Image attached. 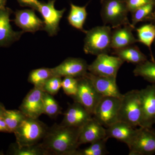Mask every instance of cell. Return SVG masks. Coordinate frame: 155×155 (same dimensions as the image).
Segmentation results:
<instances>
[{"mask_svg": "<svg viewBox=\"0 0 155 155\" xmlns=\"http://www.w3.org/2000/svg\"><path fill=\"white\" fill-rule=\"evenodd\" d=\"M80 128L54 124L48 128L40 144L48 155H73L80 146Z\"/></svg>", "mask_w": 155, "mask_h": 155, "instance_id": "1", "label": "cell"}, {"mask_svg": "<svg viewBox=\"0 0 155 155\" xmlns=\"http://www.w3.org/2000/svg\"><path fill=\"white\" fill-rule=\"evenodd\" d=\"M112 32L110 26L105 25L86 31L84 45V53L96 56L108 54L111 49Z\"/></svg>", "mask_w": 155, "mask_h": 155, "instance_id": "2", "label": "cell"}, {"mask_svg": "<svg viewBox=\"0 0 155 155\" xmlns=\"http://www.w3.org/2000/svg\"><path fill=\"white\" fill-rule=\"evenodd\" d=\"M48 127L38 119L26 117L14 132L19 146L38 144L45 135Z\"/></svg>", "mask_w": 155, "mask_h": 155, "instance_id": "3", "label": "cell"}, {"mask_svg": "<svg viewBox=\"0 0 155 155\" xmlns=\"http://www.w3.org/2000/svg\"><path fill=\"white\" fill-rule=\"evenodd\" d=\"M142 111L139 90H133L123 95L119 108V121L125 122L132 127H140Z\"/></svg>", "mask_w": 155, "mask_h": 155, "instance_id": "4", "label": "cell"}, {"mask_svg": "<svg viewBox=\"0 0 155 155\" xmlns=\"http://www.w3.org/2000/svg\"><path fill=\"white\" fill-rule=\"evenodd\" d=\"M101 16L104 25L114 28L132 25L128 18L129 13L125 0H103Z\"/></svg>", "mask_w": 155, "mask_h": 155, "instance_id": "5", "label": "cell"}, {"mask_svg": "<svg viewBox=\"0 0 155 155\" xmlns=\"http://www.w3.org/2000/svg\"><path fill=\"white\" fill-rule=\"evenodd\" d=\"M121 100L115 97H102L95 108L94 117L106 128L118 122Z\"/></svg>", "mask_w": 155, "mask_h": 155, "instance_id": "6", "label": "cell"}, {"mask_svg": "<svg viewBox=\"0 0 155 155\" xmlns=\"http://www.w3.org/2000/svg\"><path fill=\"white\" fill-rule=\"evenodd\" d=\"M124 62L117 56H111L108 54H102L90 65H88V71L97 76L116 78L119 69Z\"/></svg>", "mask_w": 155, "mask_h": 155, "instance_id": "7", "label": "cell"}, {"mask_svg": "<svg viewBox=\"0 0 155 155\" xmlns=\"http://www.w3.org/2000/svg\"><path fill=\"white\" fill-rule=\"evenodd\" d=\"M77 93L72 98L93 115L96 107L101 98V96L94 88L91 81L86 76L78 78Z\"/></svg>", "mask_w": 155, "mask_h": 155, "instance_id": "8", "label": "cell"}, {"mask_svg": "<svg viewBox=\"0 0 155 155\" xmlns=\"http://www.w3.org/2000/svg\"><path fill=\"white\" fill-rule=\"evenodd\" d=\"M127 146L130 155H152L155 153V131L140 127Z\"/></svg>", "mask_w": 155, "mask_h": 155, "instance_id": "9", "label": "cell"}, {"mask_svg": "<svg viewBox=\"0 0 155 155\" xmlns=\"http://www.w3.org/2000/svg\"><path fill=\"white\" fill-rule=\"evenodd\" d=\"M56 1L50 0L47 3L40 2L37 10L43 18V30L50 36L57 35L60 29V21L66 10L65 8L57 10L54 6Z\"/></svg>", "mask_w": 155, "mask_h": 155, "instance_id": "10", "label": "cell"}, {"mask_svg": "<svg viewBox=\"0 0 155 155\" xmlns=\"http://www.w3.org/2000/svg\"><path fill=\"white\" fill-rule=\"evenodd\" d=\"M142 118L140 127L152 128L155 124V85L147 86L139 90Z\"/></svg>", "mask_w": 155, "mask_h": 155, "instance_id": "11", "label": "cell"}, {"mask_svg": "<svg viewBox=\"0 0 155 155\" xmlns=\"http://www.w3.org/2000/svg\"><path fill=\"white\" fill-rule=\"evenodd\" d=\"M86 61L80 58H69L60 65L51 68L54 76L78 78L85 76L88 72Z\"/></svg>", "mask_w": 155, "mask_h": 155, "instance_id": "12", "label": "cell"}, {"mask_svg": "<svg viewBox=\"0 0 155 155\" xmlns=\"http://www.w3.org/2000/svg\"><path fill=\"white\" fill-rule=\"evenodd\" d=\"M43 91L34 87L23 99L19 110L25 116L32 119H38L43 114Z\"/></svg>", "mask_w": 155, "mask_h": 155, "instance_id": "13", "label": "cell"}, {"mask_svg": "<svg viewBox=\"0 0 155 155\" xmlns=\"http://www.w3.org/2000/svg\"><path fill=\"white\" fill-rule=\"evenodd\" d=\"M61 125L68 127L80 128L90 120L92 114L83 106L74 102L69 104Z\"/></svg>", "mask_w": 155, "mask_h": 155, "instance_id": "14", "label": "cell"}, {"mask_svg": "<svg viewBox=\"0 0 155 155\" xmlns=\"http://www.w3.org/2000/svg\"><path fill=\"white\" fill-rule=\"evenodd\" d=\"M14 22L24 32L35 33L44 29L43 21L37 16L32 9L16 11Z\"/></svg>", "mask_w": 155, "mask_h": 155, "instance_id": "15", "label": "cell"}, {"mask_svg": "<svg viewBox=\"0 0 155 155\" xmlns=\"http://www.w3.org/2000/svg\"><path fill=\"white\" fill-rule=\"evenodd\" d=\"M85 76L88 78L97 91L101 96L122 98L123 94L119 91L116 78L97 76L89 72H87Z\"/></svg>", "mask_w": 155, "mask_h": 155, "instance_id": "16", "label": "cell"}, {"mask_svg": "<svg viewBox=\"0 0 155 155\" xmlns=\"http://www.w3.org/2000/svg\"><path fill=\"white\" fill-rule=\"evenodd\" d=\"M106 137V128L93 117L81 127L78 143H91Z\"/></svg>", "mask_w": 155, "mask_h": 155, "instance_id": "17", "label": "cell"}, {"mask_svg": "<svg viewBox=\"0 0 155 155\" xmlns=\"http://www.w3.org/2000/svg\"><path fill=\"white\" fill-rule=\"evenodd\" d=\"M10 9L0 10V47L7 46L19 40L24 31H14L10 23Z\"/></svg>", "mask_w": 155, "mask_h": 155, "instance_id": "18", "label": "cell"}, {"mask_svg": "<svg viewBox=\"0 0 155 155\" xmlns=\"http://www.w3.org/2000/svg\"><path fill=\"white\" fill-rule=\"evenodd\" d=\"M137 129L125 122L118 121L106 128V134L108 139H116L128 146L135 135Z\"/></svg>", "mask_w": 155, "mask_h": 155, "instance_id": "19", "label": "cell"}, {"mask_svg": "<svg viewBox=\"0 0 155 155\" xmlns=\"http://www.w3.org/2000/svg\"><path fill=\"white\" fill-rule=\"evenodd\" d=\"M135 28L132 25H126L115 28L111 36V49H119L139 42L136 38L132 31Z\"/></svg>", "mask_w": 155, "mask_h": 155, "instance_id": "20", "label": "cell"}, {"mask_svg": "<svg viewBox=\"0 0 155 155\" xmlns=\"http://www.w3.org/2000/svg\"><path fill=\"white\" fill-rule=\"evenodd\" d=\"M112 54L119 57L124 62L137 65L147 60L146 55L140 51L139 48L134 45L119 49L114 50Z\"/></svg>", "mask_w": 155, "mask_h": 155, "instance_id": "21", "label": "cell"}, {"mask_svg": "<svg viewBox=\"0 0 155 155\" xmlns=\"http://www.w3.org/2000/svg\"><path fill=\"white\" fill-rule=\"evenodd\" d=\"M86 5L80 7L70 4V12L67 17L69 25L73 28L85 33L86 30L84 28V25L86 21L87 13Z\"/></svg>", "mask_w": 155, "mask_h": 155, "instance_id": "22", "label": "cell"}, {"mask_svg": "<svg viewBox=\"0 0 155 155\" xmlns=\"http://www.w3.org/2000/svg\"><path fill=\"white\" fill-rule=\"evenodd\" d=\"M8 154L11 155H48V154L40 143L31 146H19L17 143H11Z\"/></svg>", "mask_w": 155, "mask_h": 155, "instance_id": "23", "label": "cell"}, {"mask_svg": "<svg viewBox=\"0 0 155 155\" xmlns=\"http://www.w3.org/2000/svg\"><path fill=\"white\" fill-rule=\"evenodd\" d=\"M54 76L51 68L43 67L31 70L28 75V81L35 87L42 90L46 82Z\"/></svg>", "mask_w": 155, "mask_h": 155, "instance_id": "24", "label": "cell"}, {"mask_svg": "<svg viewBox=\"0 0 155 155\" xmlns=\"http://www.w3.org/2000/svg\"><path fill=\"white\" fill-rule=\"evenodd\" d=\"M135 76L143 78L150 83L155 84V62L147 60L141 64L136 65L134 69Z\"/></svg>", "mask_w": 155, "mask_h": 155, "instance_id": "25", "label": "cell"}, {"mask_svg": "<svg viewBox=\"0 0 155 155\" xmlns=\"http://www.w3.org/2000/svg\"><path fill=\"white\" fill-rule=\"evenodd\" d=\"M136 30L139 42L146 46L152 54L151 47L155 40V25L150 23L137 28Z\"/></svg>", "mask_w": 155, "mask_h": 155, "instance_id": "26", "label": "cell"}, {"mask_svg": "<svg viewBox=\"0 0 155 155\" xmlns=\"http://www.w3.org/2000/svg\"><path fill=\"white\" fill-rule=\"evenodd\" d=\"M43 102V114L50 118H55L62 114V108L52 95L44 92Z\"/></svg>", "mask_w": 155, "mask_h": 155, "instance_id": "27", "label": "cell"}, {"mask_svg": "<svg viewBox=\"0 0 155 155\" xmlns=\"http://www.w3.org/2000/svg\"><path fill=\"white\" fill-rule=\"evenodd\" d=\"M3 117L11 133H14V130L27 117L19 110H6Z\"/></svg>", "mask_w": 155, "mask_h": 155, "instance_id": "28", "label": "cell"}, {"mask_svg": "<svg viewBox=\"0 0 155 155\" xmlns=\"http://www.w3.org/2000/svg\"><path fill=\"white\" fill-rule=\"evenodd\" d=\"M107 137L90 143L86 148L77 150L73 155H104L107 154L106 144Z\"/></svg>", "mask_w": 155, "mask_h": 155, "instance_id": "29", "label": "cell"}, {"mask_svg": "<svg viewBox=\"0 0 155 155\" xmlns=\"http://www.w3.org/2000/svg\"><path fill=\"white\" fill-rule=\"evenodd\" d=\"M153 9V3L147 4L131 13V25L135 27L138 22L147 21Z\"/></svg>", "mask_w": 155, "mask_h": 155, "instance_id": "30", "label": "cell"}, {"mask_svg": "<svg viewBox=\"0 0 155 155\" xmlns=\"http://www.w3.org/2000/svg\"><path fill=\"white\" fill-rule=\"evenodd\" d=\"M61 78L58 76H54L51 78L45 84L42 90L53 96L57 94L62 87Z\"/></svg>", "mask_w": 155, "mask_h": 155, "instance_id": "31", "label": "cell"}, {"mask_svg": "<svg viewBox=\"0 0 155 155\" xmlns=\"http://www.w3.org/2000/svg\"><path fill=\"white\" fill-rule=\"evenodd\" d=\"M78 87L77 78L72 77H65L62 81V88L67 95L72 97L77 93Z\"/></svg>", "mask_w": 155, "mask_h": 155, "instance_id": "32", "label": "cell"}, {"mask_svg": "<svg viewBox=\"0 0 155 155\" xmlns=\"http://www.w3.org/2000/svg\"><path fill=\"white\" fill-rule=\"evenodd\" d=\"M126 6L129 12L132 13L137 9L147 4L152 3V0H125Z\"/></svg>", "mask_w": 155, "mask_h": 155, "instance_id": "33", "label": "cell"}, {"mask_svg": "<svg viewBox=\"0 0 155 155\" xmlns=\"http://www.w3.org/2000/svg\"><path fill=\"white\" fill-rule=\"evenodd\" d=\"M20 5L22 7H28L37 11L40 2L38 0H17Z\"/></svg>", "mask_w": 155, "mask_h": 155, "instance_id": "34", "label": "cell"}, {"mask_svg": "<svg viewBox=\"0 0 155 155\" xmlns=\"http://www.w3.org/2000/svg\"><path fill=\"white\" fill-rule=\"evenodd\" d=\"M0 132L11 133L3 116L0 117Z\"/></svg>", "mask_w": 155, "mask_h": 155, "instance_id": "35", "label": "cell"}, {"mask_svg": "<svg viewBox=\"0 0 155 155\" xmlns=\"http://www.w3.org/2000/svg\"><path fill=\"white\" fill-rule=\"evenodd\" d=\"M152 1L153 5V9L151 14L147 19V21H149L150 23H152L155 25V0H152Z\"/></svg>", "mask_w": 155, "mask_h": 155, "instance_id": "36", "label": "cell"}, {"mask_svg": "<svg viewBox=\"0 0 155 155\" xmlns=\"http://www.w3.org/2000/svg\"><path fill=\"white\" fill-rule=\"evenodd\" d=\"M6 110V108L2 103H0V117L3 116Z\"/></svg>", "mask_w": 155, "mask_h": 155, "instance_id": "37", "label": "cell"}, {"mask_svg": "<svg viewBox=\"0 0 155 155\" xmlns=\"http://www.w3.org/2000/svg\"><path fill=\"white\" fill-rule=\"evenodd\" d=\"M6 0H0V10L5 8Z\"/></svg>", "mask_w": 155, "mask_h": 155, "instance_id": "38", "label": "cell"}, {"mask_svg": "<svg viewBox=\"0 0 155 155\" xmlns=\"http://www.w3.org/2000/svg\"><path fill=\"white\" fill-rule=\"evenodd\" d=\"M103 1V0H100V2H101V3Z\"/></svg>", "mask_w": 155, "mask_h": 155, "instance_id": "39", "label": "cell"}]
</instances>
